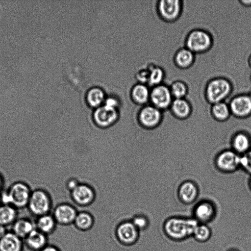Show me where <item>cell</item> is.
Masks as SVG:
<instances>
[{
  "instance_id": "obj_1",
  "label": "cell",
  "mask_w": 251,
  "mask_h": 251,
  "mask_svg": "<svg viewBox=\"0 0 251 251\" xmlns=\"http://www.w3.org/2000/svg\"><path fill=\"white\" fill-rule=\"evenodd\" d=\"M199 224L194 218L173 217L165 221L163 229L164 233L170 239L180 241L193 236Z\"/></svg>"
},
{
  "instance_id": "obj_2",
  "label": "cell",
  "mask_w": 251,
  "mask_h": 251,
  "mask_svg": "<svg viewBox=\"0 0 251 251\" xmlns=\"http://www.w3.org/2000/svg\"><path fill=\"white\" fill-rule=\"evenodd\" d=\"M29 186L22 181H17L8 189L0 193L2 204L11 205L17 208L27 205L31 194Z\"/></svg>"
},
{
  "instance_id": "obj_3",
  "label": "cell",
  "mask_w": 251,
  "mask_h": 251,
  "mask_svg": "<svg viewBox=\"0 0 251 251\" xmlns=\"http://www.w3.org/2000/svg\"><path fill=\"white\" fill-rule=\"evenodd\" d=\"M27 206L37 217L51 213L52 201L49 192L42 188L32 191Z\"/></svg>"
},
{
  "instance_id": "obj_4",
  "label": "cell",
  "mask_w": 251,
  "mask_h": 251,
  "mask_svg": "<svg viewBox=\"0 0 251 251\" xmlns=\"http://www.w3.org/2000/svg\"><path fill=\"white\" fill-rule=\"evenodd\" d=\"M119 110L104 104L94 109L93 117L95 124L101 128H107L114 125L119 120Z\"/></svg>"
},
{
  "instance_id": "obj_5",
  "label": "cell",
  "mask_w": 251,
  "mask_h": 251,
  "mask_svg": "<svg viewBox=\"0 0 251 251\" xmlns=\"http://www.w3.org/2000/svg\"><path fill=\"white\" fill-rule=\"evenodd\" d=\"M140 125L148 129H154L158 127L162 120L161 110L153 105L143 106L138 114Z\"/></svg>"
},
{
  "instance_id": "obj_6",
  "label": "cell",
  "mask_w": 251,
  "mask_h": 251,
  "mask_svg": "<svg viewBox=\"0 0 251 251\" xmlns=\"http://www.w3.org/2000/svg\"><path fill=\"white\" fill-rule=\"evenodd\" d=\"M240 155L232 150L223 151L216 157V165L223 172H234L240 167Z\"/></svg>"
},
{
  "instance_id": "obj_7",
  "label": "cell",
  "mask_w": 251,
  "mask_h": 251,
  "mask_svg": "<svg viewBox=\"0 0 251 251\" xmlns=\"http://www.w3.org/2000/svg\"><path fill=\"white\" fill-rule=\"evenodd\" d=\"M230 86L228 82L223 78L216 79L211 81L206 90L209 100L214 103L221 102L229 93Z\"/></svg>"
},
{
  "instance_id": "obj_8",
  "label": "cell",
  "mask_w": 251,
  "mask_h": 251,
  "mask_svg": "<svg viewBox=\"0 0 251 251\" xmlns=\"http://www.w3.org/2000/svg\"><path fill=\"white\" fill-rule=\"evenodd\" d=\"M116 232L119 241L127 245L135 243L139 235V231L131 221H126L120 223L116 228Z\"/></svg>"
},
{
  "instance_id": "obj_9",
  "label": "cell",
  "mask_w": 251,
  "mask_h": 251,
  "mask_svg": "<svg viewBox=\"0 0 251 251\" xmlns=\"http://www.w3.org/2000/svg\"><path fill=\"white\" fill-rule=\"evenodd\" d=\"M76 209L68 203H61L56 206L51 214L57 224L67 225L74 223L77 214Z\"/></svg>"
},
{
  "instance_id": "obj_10",
  "label": "cell",
  "mask_w": 251,
  "mask_h": 251,
  "mask_svg": "<svg viewBox=\"0 0 251 251\" xmlns=\"http://www.w3.org/2000/svg\"><path fill=\"white\" fill-rule=\"evenodd\" d=\"M187 46L192 51L200 52L206 50L211 44L209 35L202 30H194L188 36Z\"/></svg>"
},
{
  "instance_id": "obj_11",
  "label": "cell",
  "mask_w": 251,
  "mask_h": 251,
  "mask_svg": "<svg viewBox=\"0 0 251 251\" xmlns=\"http://www.w3.org/2000/svg\"><path fill=\"white\" fill-rule=\"evenodd\" d=\"M72 198L77 205L82 206L91 204L95 199V192L89 185L80 183L71 192Z\"/></svg>"
},
{
  "instance_id": "obj_12",
  "label": "cell",
  "mask_w": 251,
  "mask_h": 251,
  "mask_svg": "<svg viewBox=\"0 0 251 251\" xmlns=\"http://www.w3.org/2000/svg\"><path fill=\"white\" fill-rule=\"evenodd\" d=\"M229 109L235 116L247 118L251 115V99L244 95L237 97L231 100Z\"/></svg>"
},
{
  "instance_id": "obj_13",
  "label": "cell",
  "mask_w": 251,
  "mask_h": 251,
  "mask_svg": "<svg viewBox=\"0 0 251 251\" xmlns=\"http://www.w3.org/2000/svg\"><path fill=\"white\" fill-rule=\"evenodd\" d=\"M150 98L153 105L160 110L171 104V93L165 86L155 87L151 92Z\"/></svg>"
},
{
  "instance_id": "obj_14",
  "label": "cell",
  "mask_w": 251,
  "mask_h": 251,
  "mask_svg": "<svg viewBox=\"0 0 251 251\" xmlns=\"http://www.w3.org/2000/svg\"><path fill=\"white\" fill-rule=\"evenodd\" d=\"M216 208L214 204L207 201L199 202L194 209V219L201 224L208 223L216 215Z\"/></svg>"
},
{
  "instance_id": "obj_15",
  "label": "cell",
  "mask_w": 251,
  "mask_h": 251,
  "mask_svg": "<svg viewBox=\"0 0 251 251\" xmlns=\"http://www.w3.org/2000/svg\"><path fill=\"white\" fill-rule=\"evenodd\" d=\"M232 150L237 153L242 155L251 149V138L244 132L237 133L231 140Z\"/></svg>"
},
{
  "instance_id": "obj_16",
  "label": "cell",
  "mask_w": 251,
  "mask_h": 251,
  "mask_svg": "<svg viewBox=\"0 0 251 251\" xmlns=\"http://www.w3.org/2000/svg\"><path fill=\"white\" fill-rule=\"evenodd\" d=\"M25 242L30 249L40 251L48 244V235L35 228L25 238Z\"/></svg>"
},
{
  "instance_id": "obj_17",
  "label": "cell",
  "mask_w": 251,
  "mask_h": 251,
  "mask_svg": "<svg viewBox=\"0 0 251 251\" xmlns=\"http://www.w3.org/2000/svg\"><path fill=\"white\" fill-rule=\"evenodd\" d=\"M22 239L12 232H7L0 239V251H21Z\"/></svg>"
},
{
  "instance_id": "obj_18",
  "label": "cell",
  "mask_w": 251,
  "mask_h": 251,
  "mask_svg": "<svg viewBox=\"0 0 251 251\" xmlns=\"http://www.w3.org/2000/svg\"><path fill=\"white\" fill-rule=\"evenodd\" d=\"M178 197L185 203L188 204L193 202L198 194V188L195 184L190 181L182 183L178 189Z\"/></svg>"
},
{
  "instance_id": "obj_19",
  "label": "cell",
  "mask_w": 251,
  "mask_h": 251,
  "mask_svg": "<svg viewBox=\"0 0 251 251\" xmlns=\"http://www.w3.org/2000/svg\"><path fill=\"white\" fill-rule=\"evenodd\" d=\"M159 9L161 14L167 19H173L178 14L180 10L179 0H163L160 1Z\"/></svg>"
},
{
  "instance_id": "obj_20",
  "label": "cell",
  "mask_w": 251,
  "mask_h": 251,
  "mask_svg": "<svg viewBox=\"0 0 251 251\" xmlns=\"http://www.w3.org/2000/svg\"><path fill=\"white\" fill-rule=\"evenodd\" d=\"M57 223L51 213L38 217L36 228L47 235L51 234L55 230Z\"/></svg>"
},
{
  "instance_id": "obj_21",
  "label": "cell",
  "mask_w": 251,
  "mask_h": 251,
  "mask_svg": "<svg viewBox=\"0 0 251 251\" xmlns=\"http://www.w3.org/2000/svg\"><path fill=\"white\" fill-rule=\"evenodd\" d=\"M35 228V225L31 221L21 218L17 219L13 224L12 232L21 239H25Z\"/></svg>"
},
{
  "instance_id": "obj_22",
  "label": "cell",
  "mask_w": 251,
  "mask_h": 251,
  "mask_svg": "<svg viewBox=\"0 0 251 251\" xmlns=\"http://www.w3.org/2000/svg\"><path fill=\"white\" fill-rule=\"evenodd\" d=\"M104 100L105 95L103 91L97 87L91 89L86 95V104L93 109L102 105Z\"/></svg>"
},
{
  "instance_id": "obj_23",
  "label": "cell",
  "mask_w": 251,
  "mask_h": 251,
  "mask_svg": "<svg viewBox=\"0 0 251 251\" xmlns=\"http://www.w3.org/2000/svg\"><path fill=\"white\" fill-rule=\"evenodd\" d=\"M171 109L174 115L180 119L188 118L191 113L189 103L182 99H176L171 103Z\"/></svg>"
},
{
  "instance_id": "obj_24",
  "label": "cell",
  "mask_w": 251,
  "mask_h": 251,
  "mask_svg": "<svg viewBox=\"0 0 251 251\" xmlns=\"http://www.w3.org/2000/svg\"><path fill=\"white\" fill-rule=\"evenodd\" d=\"M17 216V210L14 206L5 204L0 206V225L5 226L13 224Z\"/></svg>"
},
{
  "instance_id": "obj_25",
  "label": "cell",
  "mask_w": 251,
  "mask_h": 251,
  "mask_svg": "<svg viewBox=\"0 0 251 251\" xmlns=\"http://www.w3.org/2000/svg\"><path fill=\"white\" fill-rule=\"evenodd\" d=\"M150 96L147 87L143 84H137L132 90L131 97L137 105L142 106L145 104L148 101Z\"/></svg>"
},
{
  "instance_id": "obj_26",
  "label": "cell",
  "mask_w": 251,
  "mask_h": 251,
  "mask_svg": "<svg viewBox=\"0 0 251 251\" xmlns=\"http://www.w3.org/2000/svg\"><path fill=\"white\" fill-rule=\"evenodd\" d=\"M94 219L88 212L81 211L77 213L74 222L75 225L79 229L86 230L93 226Z\"/></svg>"
},
{
  "instance_id": "obj_27",
  "label": "cell",
  "mask_w": 251,
  "mask_h": 251,
  "mask_svg": "<svg viewBox=\"0 0 251 251\" xmlns=\"http://www.w3.org/2000/svg\"><path fill=\"white\" fill-rule=\"evenodd\" d=\"M211 111L213 117L219 121L226 120L230 114L229 107L222 101L214 103Z\"/></svg>"
},
{
  "instance_id": "obj_28",
  "label": "cell",
  "mask_w": 251,
  "mask_h": 251,
  "mask_svg": "<svg viewBox=\"0 0 251 251\" xmlns=\"http://www.w3.org/2000/svg\"><path fill=\"white\" fill-rule=\"evenodd\" d=\"M211 236V228L205 224H199L193 235L195 240L200 243L207 242L210 239Z\"/></svg>"
},
{
  "instance_id": "obj_29",
  "label": "cell",
  "mask_w": 251,
  "mask_h": 251,
  "mask_svg": "<svg viewBox=\"0 0 251 251\" xmlns=\"http://www.w3.org/2000/svg\"><path fill=\"white\" fill-rule=\"evenodd\" d=\"M176 59L179 66L187 67L190 65L193 60L192 51L189 49H182L177 53Z\"/></svg>"
},
{
  "instance_id": "obj_30",
  "label": "cell",
  "mask_w": 251,
  "mask_h": 251,
  "mask_svg": "<svg viewBox=\"0 0 251 251\" xmlns=\"http://www.w3.org/2000/svg\"><path fill=\"white\" fill-rule=\"evenodd\" d=\"M131 222L139 231L146 229L150 224L148 217L143 214L134 216L131 220Z\"/></svg>"
},
{
  "instance_id": "obj_31",
  "label": "cell",
  "mask_w": 251,
  "mask_h": 251,
  "mask_svg": "<svg viewBox=\"0 0 251 251\" xmlns=\"http://www.w3.org/2000/svg\"><path fill=\"white\" fill-rule=\"evenodd\" d=\"M171 93L176 99H182L186 93L185 85L180 81L174 82L172 86Z\"/></svg>"
},
{
  "instance_id": "obj_32",
  "label": "cell",
  "mask_w": 251,
  "mask_h": 251,
  "mask_svg": "<svg viewBox=\"0 0 251 251\" xmlns=\"http://www.w3.org/2000/svg\"><path fill=\"white\" fill-rule=\"evenodd\" d=\"M163 73L162 70L158 67L151 69L149 76V83L151 85H156L162 80Z\"/></svg>"
},
{
  "instance_id": "obj_33",
  "label": "cell",
  "mask_w": 251,
  "mask_h": 251,
  "mask_svg": "<svg viewBox=\"0 0 251 251\" xmlns=\"http://www.w3.org/2000/svg\"><path fill=\"white\" fill-rule=\"evenodd\" d=\"M240 167L251 175V149L240 155Z\"/></svg>"
},
{
  "instance_id": "obj_34",
  "label": "cell",
  "mask_w": 251,
  "mask_h": 251,
  "mask_svg": "<svg viewBox=\"0 0 251 251\" xmlns=\"http://www.w3.org/2000/svg\"><path fill=\"white\" fill-rule=\"evenodd\" d=\"M103 104L108 107L118 109L119 110L121 107L119 101L116 99L111 97L107 98V99H105Z\"/></svg>"
},
{
  "instance_id": "obj_35",
  "label": "cell",
  "mask_w": 251,
  "mask_h": 251,
  "mask_svg": "<svg viewBox=\"0 0 251 251\" xmlns=\"http://www.w3.org/2000/svg\"><path fill=\"white\" fill-rule=\"evenodd\" d=\"M40 251H60V250L56 246L48 244Z\"/></svg>"
},
{
  "instance_id": "obj_36",
  "label": "cell",
  "mask_w": 251,
  "mask_h": 251,
  "mask_svg": "<svg viewBox=\"0 0 251 251\" xmlns=\"http://www.w3.org/2000/svg\"><path fill=\"white\" fill-rule=\"evenodd\" d=\"M7 233L5 226L0 225V239Z\"/></svg>"
},
{
  "instance_id": "obj_37",
  "label": "cell",
  "mask_w": 251,
  "mask_h": 251,
  "mask_svg": "<svg viewBox=\"0 0 251 251\" xmlns=\"http://www.w3.org/2000/svg\"><path fill=\"white\" fill-rule=\"evenodd\" d=\"M3 184V180L2 177V176H0V190L2 188Z\"/></svg>"
},
{
  "instance_id": "obj_38",
  "label": "cell",
  "mask_w": 251,
  "mask_h": 251,
  "mask_svg": "<svg viewBox=\"0 0 251 251\" xmlns=\"http://www.w3.org/2000/svg\"><path fill=\"white\" fill-rule=\"evenodd\" d=\"M249 186H250V188L251 190V177L250 179V180H249Z\"/></svg>"
},
{
  "instance_id": "obj_39",
  "label": "cell",
  "mask_w": 251,
  "mask_h": 251,
  "mask_svg": "<svg viewBox=\"0 0 251 251\" xmlns=\"http://www.w3.org/2000/svg\"><path fill=\"white\" fill-rule=\"evenodd\" d=\"M2 204V201H1V195L0 193V206Z\"/></svg>"
},
{
  "instance_id": "obj_40",
  "label": "cell",
  "mask_w": 251,
  "mask_h": 251,
  "mask_svg": "<svg viewBox=\"0 0 251 251\" xmlns=\"http://www.w3.org/2000/svg\"><path fill=\"white\" fill-rule=\"evenodd\" d=\"M239 251V250H235V249H231L229 251Z\"/></svg>"
},
{
  "instance_id": "obj_41",
  "label": "cell",
  "mask_w": 251,
  "mask_h": 251,
  "mask_svg": "<svg viewBox=\"0 0 251 251\" xmlns=\"http://www.w3.org/2000/svg\"><path fill=\"white\" fill-rule=\"evenodd\" d=\"M249 97H250V98L251 99V93L250 94V95L249 96Z\"/></svg>"
},
{
  "instance_id": "obj_42",
  "label": "cell",
  "mask_w": 251,
  "mask_h": 251,
  "mask_svg": "<svg viewBox=\"0 0 251 251\" xmlns=\"http://www.w3.org/2000/svg\"><path fill=\"white\" fill-rule=\"evenodd\" d=\"M250 62H251V59H250Z\"/></svg>"
}]
</instances>
